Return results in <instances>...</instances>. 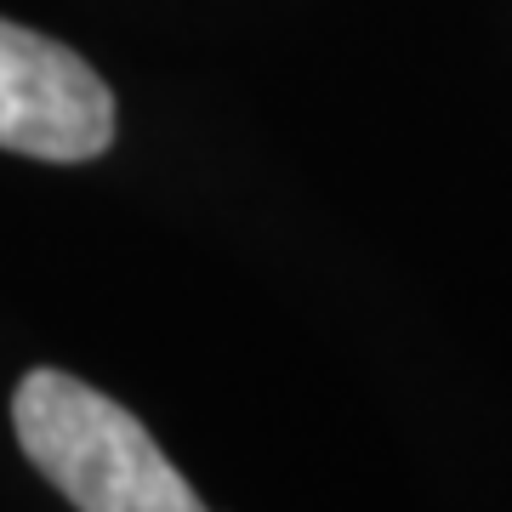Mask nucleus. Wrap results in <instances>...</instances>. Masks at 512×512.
<instances>
[{
	"label": "nucleus",
	"instance_id": "obj_1",
	"mask_svg": "<svg viewBox=\"0 0 512 512\" xmlns=\"http://www.w3.org/2000/svg\"><path fill=\"white\" fill-rule=\"evenodd\" d=\"M12 427L74 512H205L143 421L69 370H29L12 393Z\"/></svg>",
	"mask_w": 512,
	"mask_h": 512
},
{
	"label": "nucleus",
	"instance_id": "obj_2",
	"mask_svg": "<svg viewBox=\"0 0 512 512\" xmlns=\"http://www.w3.org/2000/svg\"><path fill=\"white\" fill-rule=\"evenodd\" d=\"M114 92L63 40L0 18V148L52 165L109 154Z\"/></svg>",
	"mask_w": 512,
	"mask_h": 512
}]
</instances>
